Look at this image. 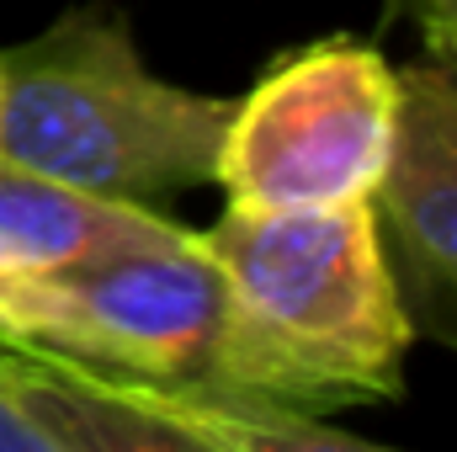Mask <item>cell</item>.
Instances as JSON below:
<instances>
[{"label":"cell","instance_id":"cell-1","mask_svg":"<svg viewBox=\"0 0 457 452\" xmlns=\"http://www.w3.org/2000/svg\"><path fill=\"white\" fill-rule=\"evenodd\" d=\"M224 272L213 383L271 410L341 415L404 399L410 320L372 203L234 208L203 229Z\"/></svg>","mask_w":457,"mask_h":452},{"label":"cell","instance_id":"cell-2","mask_svg":"<svg viewBox=\"0 0 457 452\" xmlns=\"http://www.w3.org/2000/svg\"><path fill=\"white\" fill-rule=\"evenodd\" d=\"M228 113L224 96L160 80L112 0L0 48V155L112 203L213 187Z\"/></svg>","mask_w":457,"mask_h":452},{"label":"cell","instance_id":"cell-3","mask_svg":"<svg viewBox=\"0 0 457 452\" xmlns=\"http://www.w3.org/2000/svg\"><path fill=\"white\" fill-rule=\"evenodd\" d=\"M224 272L197 229L64 272H0V346L144 389H213Z\"/></svg>","mask_w":457,"mask_h":452},{"label":"cell","instance_id":"cell-4","mask_svg":"<svg viewBox=\"0 0 457 452\" xmlns=\"http://www.w3.org/2000/svg\"><path fill=\"white\" fill-rule=\"evenodd\" d=\"M394 128L399 70L361 38H320L234 96L213 187L234 208L372 203Z\"/></svg>","mask_w":457,"mask_h":452},{"label":"cell","instance_id":"cell-5","mask_svg":"<svg viewBox=\"0 0 457 452\" xmlns=\"http://www.w3.org/2000/svg\"><path fill=\"white\" fill-rule=\"evenodd\" d=\"M372 213L415 340L457 351V86L426 54L399 70V128Z\"/></svg>","mask_w":457,"mask_h":452},{"label":"cell","instance_id":"cell-6","mask_svg":"<svg viewBox=\"0 0 457 452\" xmlns=\"http://www.w3.org/2000/svg\"><path fill=\"white\" fill-rule=\"evenodd\" d=\"M187 224L160 208L112 203L0 155V272H64L117 250L160 245Z\"/></svg>","mask_w":457,"mask_h":452},{"label":"cell","instance_id":"cell-7","mask_svg":"<svg viewBox=\"0 0 457 452\" xmlns=\"http://www.w3.org/2000/svg\"><path fill=\"white\" fill-rule=\"evenodd\" d=\"M0 452H54L48 448V431L32 421L21 389H16V372H11V346H0Z\"/></svg>","mask_w":457,"mask_h":452},{"label":"cell","instance_id":"cell-8","mask_svg":"<svg viewBox=\"0 0 457 452\" xmlns=\"http://www.w3.org/2000/svg\"><path fill=\"white\" fill-rule=\"evenodd\" d=\"M388 11L410 16V21L420 27V43H426V48L457 43V0H388Z\"/></svg>","mask_w":457,"mask_h":452},{"label":"cell","instance_id":"cell-9","mask_svg":"<svg viewBox=\"0 0 457 452\" xmlns=\"http://www.w3.org/2000/svg\"><path fill=\"white\" fill-rule=\"evenodd\" d=\"M426 59H436V64H442V75L457 86V43H447V48H426Z\"/></svg>","mask_w":457,"mask_h":452}]
</instances>
